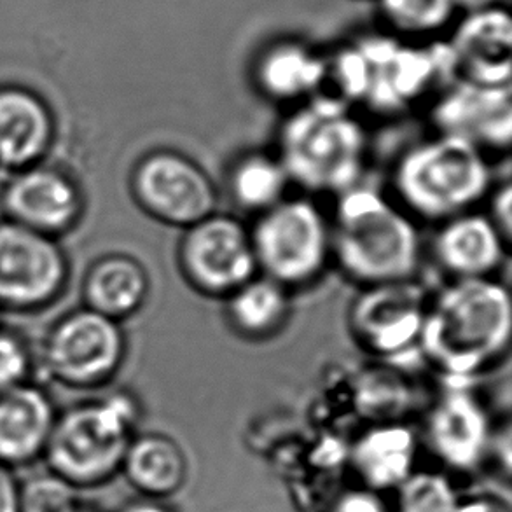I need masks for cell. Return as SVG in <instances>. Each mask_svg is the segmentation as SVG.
<instances>
[{
  "instance_id": "6da1fadb",
  "label": "cell",
  "mask_w": 512,
  "mask_h": 512,
  "mask_svg": "<svg viewBox=\"0 0 512 512\" xmlns=\"http://www.w3.org/2000/svg\"><path fill=\"white\" fill-rule=\"evenodd\" d=\"M511 333L506 284L497 278L451 280L430 296L420 355L448 383L471 385L506 357Z\"/></svg>"
},
{
  "instance_id": "7a4b0ae2",
  "label": "cell",
  "mask_w": 512,
  "mask_h": 512,
  "mask_svg": "<svg viewBox=\"0 0 512 512\" xmlns=\"http://www.w3.org/2000/svg\"><path fill=\"white\" fill-rule=\"evenodd\" d=\"M331 221V257L359 287L415 278L422 243L413 217L376 189L338 196Z\"/></svg>"
},
{
  "instance_id": "3957f363",
  "label": "cell",
  "mask_w": 512,
  "mask_h": 512,
  "mask_svg": "<svg viewBox=\"0 0 512 512\" xmlns=\"http://www.w3.org/2000/svg\"><path fill=\"white\" fill-rule=\"evenodd\" d=\"M277 156L289 182L306 193L340 194L359 186L367 133L352 109L326 95L294 107L277 135Z\"/></svg>"
},
{
  "instance_id": "277c9868",
  "label": "cell",
  "mask_w": 512,
  "mask_h": 512,
  "mask_svg": "<svg viewBox=\"0 0 512 512\" xmlns=\"http://www.w3.org/2000/svg\"><path fill=\"white\" fill-rule=\"evenodd\" d=\"M492 184L488 156L443 133L409 147L392 172L397 205L411 217L437 224L476 210Z\"/></svg>"
},
{
  "instance_id": "5b68a950",
  "label": "cell",
  "mask_w": 512,
  "mask_h": 512,
  "mask_svg": "<svg viewBox=\"0 0 512 512\" xmlns=\"http://www.w3.org/2000/svg\"><path fill=\"white\" fill-rule=\"evenodd\" d=\"M139 416V404L126 392L65 409L44 450L49 471L76 488L104 485L121 472Z\"/></svg>"
},
{
  "instance_id": "8992f818",
  "label": "cell",
  "mask_w": 512,
  "mask_h": 512,
  "mask_svg": "<svg viewBox=\"0 0 512 512\" xmlns=\"http://www.w3.org/2000/svg\"><path fill=\"white\" fill-rule=\"evenodd\" d=\"M249 229L259 275L289 291L317 282L333 263L331 221L305 196H287Z\"/></svg>"
},
{
  "instance_id": "52a82bcc",
  "label": "cell",
  "mask_w": 512,
  "mask_h": 512,
  "mask_svg": "<svg viewBox=\"0 0 512 512\" xmlns=\"http://www.w3.org/2000/svg\"><path fill=\"white\" fill-rule=\"evenodd\" d=\"M367 62L362 107L392 118L430 102L457 81L448 42L408 46L395 35H369L357 42Z\"/></svg>"
},
{
  "instance_id": "ba28073f",
  "label": "cell",
  "mask_w": 512,
  "mask_h": 512,
  "mask_svg": "<svg viewBox=\"0 0 512 512\" xmlns=\"http://www.w3.org/2000/svg\"><path fill=\"white\" fill-rule=\"evenodd\" d=\"M177 263L189 287L205 298L226 299L259 275L249 226L214 212L182 229Z\"/></svg>"
},
{
  "instance_id": "9c48e42d",
  "label": "cell",
  "mask_w": 512,
  "mask_h": 512,
  "mask_svg": "<svg viewBox=\"0 0 512 512\" xmlns=\"http://www.w3.org/2000/svg\"><path fill=\"white\" fill-rule=\"evenodd\" d=\"M125 355L121 324L86 306L58 320L42 348L46 373L72 388L102 387L118 374Z\"/></svg>"
},
{
  "instance_id": "30bf717a",
  "label": "cell",
  "mask_w": 512,
  "mask_h": 512,
  "mask_svg": "<svg viewBox=\"0 0 512 512\" xmlns=\"http://www.w3.org/2000/svg\"><path fill=\"white\" fill-rule=\"evenodd\" d=\"M429 292L416 278L360 287L348 310L355 343L374 357L401 362L420 355Z\"/></svg>"
},
{
  "instance_id": "8fae6325",
  "label": "cell",
  "mask_w": 512,
  "mask_h": 512,
  "mask_svg": "<svg viewBox=\"0 0 512 512\" xmlns=\"http://www.w3.org/2000/svg\"><path fill=\"white\" fill-rule=\"evenodd\" d=\"M142 212L170 228L186 229L217 212V189L207 170L173 149L144 154L130 173Z\"/></svg>"
},
{
  "instance_id": "7c38bea8",
  "label": "cell",
  "mask_w": 512,
  "mask_h": 512,
  "mask_svg": "<svg viewBox=\"0 0 512 512\" xmlns=\"http://www.w3.org/2000/svg\"><path fill=\"white\" fill-rule=\"evenodd\" d=\"M69 263L56 238L0 222V308L39 310L62 294Z\"/></svg>"
},
{
  "instance_id": "4fadbf2b",
  "label": "cell",
  "mask_w": 512,
  "mask_h": 512,
  "mask_svg": "<svg viewBox=\"0 0 512 512\" xmlns=\"http://www.w3.org/2000/svg\"><path fill=\"white\" fill-rule=\"evenodd\" d=\"M437 133L465 140L486 156L507 153L512 142L511 86L455 81L430 104Z\"/></svg>"
},
{
  "instance_id": "5bb4252c",
  "label": "cell",
  "mask_w": 512,
  "mask_h": 512,
  "mask_svg": "<svg viewBox=\"0 0 512 512\" xmlns=\"http://www.w3.org/2000/svg\"><path fill=\"white\" fill-rule=\"evenodd\" d=\"M0 205L6 221L58 240L81 219L84 198L69 173L37 163L11 173Z\"/></svg>"
},
{
  "instance_id": "9a60e30c",
  "label": "cell",
  "mask_w": 512,
  "mask_h": 512,
  "mask_svg": "<svg viewBox=\"0 0 512 512\" xmlns=\"http://www.w3.org/2000/svg\"><path fill=\"white\" fill-rule=\"evenodd\" d=\"M430 450L457 471L478 467L492 444V425L471 385L448 383L432 404L425 422Z\"/></svg>"
},
{
  "instance_id": "2e32d148",
  "label": "cell",
  "mask_w": 512,
  "mask_h": 512,
  "mask_svg": "<svg viewBox=\"0 0 512 512\" xmlns=\"http://www.w3.org/2000/svg\"><path fill=\"white\" fill-rule=\"evenodd\" d=\"M457 81L504 88L512 79V21L506 7L464 14L451 35Z\"/></svg>"
},
{
  "instance_id": "e0dca14e",
  "label": "cell",
  "mask_w": 512,
  "mask_h": 512,
  "mask_svg": "<svg viewBox=\"0 0 512 512\" xmlns=\"http://www.w3.org/2000/svg\"><path fill=\"white\" fill-rule=\"evenodd\" d=\"M507 254L509 243L478 210L441 222L432 240V257L451 280L495 278Z\"/></svg>"
},
{
  "instance_id": "ac0fdd59",
  "label": "cell",
  "mask_w": 512,
  "mask_h": 512,
  "mask_svg": "<svg viewBox=\"0 0 512 512\" xmlns=\"http://www.w3.org/2000/svg\"><path fill=\"white\" fill-rule=\"evenodd\" d=\"M55 137V121L39 95L18 86L0 88V168L20 172L42 163Z\"/></svg>"
},
{
  "instance_id": "d6986e66",
  "label": "cell",
  "mask_w": 512,
  "mask_h": 512,
  "mask_svg": "<svg viewBox=\"0 0 512 512\" xmlns=\"http://www.w3.org/2000/svg\"><path fill=\"white\" fill-rule=\"evenodd\" d=\"M55 420L49 395L32 383L0 394V465L14 469L42 457Z\"/></svg>"
},
{
  "instance_id": "ffe728a7",
  "label": "cell",
  "mask_w": 512,
  "mask_h": 512,
  "mask_svg": "<svg viewBox=\"0 0 512 512\" xmlns=\"http://www.w3.org/2000/svg\"><path fill=\"white\" fill-rule=\"evenodd\" d=\"M326 56L303 42L277 41L266 46L254 63L257 90L277 104H305L319 95L326 81Z\"/></svg>"
},
{
  "instance_id": "44dd1931",
  "label": "cell",
  "mask_w": 512,
  "mask_h": 512,
  "mask_svg": "<svg viewBox=\"0 0 512 512\" xmlns=\"http://www.w3.org/2000/svg\"><path fill=\"white\" fill-rule=\"evenodd\" d=\"M350 457L364 488L397 490L415 472L416 436L401 422L374 423L355 441Z\"/></svg>"
},
{
  "instance_id": "7402d4cb",
  "label": "cell",
  "mask_w": 512,
  "mask_h": 512,
  "mask_svg": "<svg viewBox=\"0 0 512 512\" xmlns=\"http://www.w3.org/2000/svg\"><path fill=\"white\" fill-rule=\"evenodd\" d=\"M151 292L146 266L128 254H107L84 277V305L107 319L123 322L142 310Z\"/></svg>"
},
{
  "instance_id": "603a6c76",
  "label": "cell",
  "mask_w": 512,
  "mask_h": 512,
  "mask_svg": "<svg viewBox=\"0 0 512 512\" xmlns=\"http://www.w3.org/2000/svg\"><path fill=\"white\" fill-rule=\"evenodd\" d=\"M121 472L142 497L165 499L186 483V455L172 437L142 434L128 446Z\"/></svg>"
},
{
  "instance_id": "cb8c5ba5",
  "label": "cell",
  "mask_w": 512,
  "mask_h": 512,
  "mask_svg": "<svg viewBox=\"0 0 512 512\" xmlns=\"http://www.w3.org/2000/svg\"><path fill=\"white\" fill-rule=\"evenodd\" d=\"M291 315V291L263 275L226 298L231 329L245 340L263 341L280 333Z\"/></svg>"
},
{
  "instance_id": "d4e9b609",
  "label": "cell",
  "mask_w": 512,
  "mask_h": 512,
  "mask_svg": "<svg viewBox=\"0 0 512 512\" xmlns=\"http://www.w3.org/2000/svg\"><path fill=\"white\" fill-rule=\"evenodd\" d=\"M289 177L275 154L249 153L229 170L231 200L245 212L259 215L287 198Z\"/></svg>"
},
{
  "instance_id": "484cf974",
  "label": "cell",
  "mask_w": 512,
  "mask_h": 512,
  "mask_svg": "<svg viewBox=\"0 0 512 512\" xmlns=\"http://www.w3.org/2000/svg\"><path fill=\"white\" fill-rule=\"evenodd\" d=\"M376 4L387 27L408 37L439 34L457 14L453 0H376Z\"/></svg>"
},
{
  "instance_id": "4316f807",
  "label": "cell",
  "mask_w": 512,
  "mask_h": 512,
  "mask_svg": "<svg viewBox=\"0 0 512 512\" xmlns=\"http://www.w3.org/2000/svg\"><path fill=\"white\" fill-rule=\"evenodd\" d=\"M395 492L392 512H455L460 500L441 472H413Z\"/></svg>"
},
{
  "instance_id": "83f0119b",
  "label": "cell",
  "mask_w": 512,
  "mask_h": 512,
  "mask_svg": "<svg viewBox=\"0 0 512 512\" xmlns=\"http://www.w3.org/2000/svg\"><path fill=\"white\" fill-rule=\"evenodd\" d=\"M18 500L20 512H67L79 504V488L49 471L20 483Z\"/></svg>"
},
{
  "instance_id": "f1b7e54d",
  "label": "cell",
  "mask_w": 512,
  "mask_h": 512,
  "mask_svg": "<svg viewBox=\"0 0 512 512\" xmlns=\"http://www.w3.org/2000/svg\"><path fill=\"white\" fill-rule=\"evenodd\" d=\"M32 369L34 359L25 340L0 327V394L28 383Z\"/></svg>"
},
{
  "instance_id": "f546056e",
  "label": "cell",
  "mask_w": 512,
  "mask_h": 512,
  "mask_svg": "<svg viewBox=\"0 0 512 512\" xmlns=\"http://www.w3.org/2000/svg\"><path fill=\"white\" fill-rule=\"evenodd\" d=\"M327 512H392L381 493L369 488H355L341 493Z\"/></svg>"
},
{
  "instance_id": "4dcf8cb0",
  "label": "cell",
  "mask_w": 512,
  "mask_h": 512,
  "mask_svg": "<svg viewBox=\"0 0 512 512\" xmlns=\"http://www.w3.org/2000/svg\"><path fill=\"white\" fill-rule=\"evenodd\" d=\"M490 198V207H488V217L493 222V226L499 229L500 235L511 243L512 238V189L511 182H502L497 189H492L486 196Z\"/></svg>"
},
{
  "instance_id": "1f68e13d",
  "label": "cell",
  "mask_w": 512,
  "mask_h": 512,
  "mask_svg": "<svg viewBox=\"0 0 512 512\" xmlns=\"http://www.w3.org/2000/svg\"><path fill=\"white\" fill-rule=\"evenodd\" d=\"M20 481L13 474V469L0 465V512H20L18 500Z\"/></svg>"
},
{
  "instance_id": "d6a6232c",
  "label": "cell",
  "mask_w": 512,
  "mask_h": 512,
  "mask_svg": "<svg viewBox=\"0 0 512 512\" xmlns=\"http://www.w3.org/2000/svg\"><path fill=\"white\" fill-rule=\"evenodd\" d=\"M455 512H511V507L493 495H479L472 499L458 500Z\"/></svg>"
},
{
  "instance_id": "836d02e7",
  "label": "cell",
  "mask_w": 512,
  "mask_h": 512,
  "mask_svg": "<svg viewBox=\"0 0 512 512\" xmlns=\"http://www.w3.org/2000/svg\"><path fill=\"white\" fill-rule=\"evenodd\" d=\"M119 512H175L172 507L163 504L158 499H147V497H140V499L132 500L125 506L119 509Z\"/></svg>"
},
{
  "instance_id": "e575fe53",
  "label": "cell",
  "mask_w": 512,
  "mask_h": 512,
  "mask_svg": "<svg viewBox=\"0 0 512 512\" xmlns=\"http://www.w3.org/2000/svg\"><path fill=\"white\" fill-rule=\"evenodd\" d=\"M457 7V13H476V11H485L490 7L499 6V0H453Z\"/></svg>"
},
{
  "instance_id": "d590c367",
  "label": "cell",
  "mask_w": 512,
  "mask_h": 512,
  "mask_svg": "<svg viewBox=\"0 0 512 512\" xmlns=\"http://www.w3.org/2000/svg\"><path fill=\"white\" fill-rule=\"evenodd\" d=\"M67 512H98L97 509H93V507L81 506V504H77V506L72 507Z\"/></svg>"
}]
</instances>
